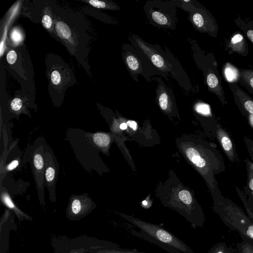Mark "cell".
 <instances>
[{"label":"cell","instance_id":"cell-5","mask_svg":"<svg viewBox=\"0 0 253 253\" xmlns=\"http://www.w3.org/2000/svg\"><path fill=\"white\" fill-rule=\"evenodd\" d=\"M178 0H151L144 5V11L149 23L158 28L174 30L176 27Z\"/></svg>","mask_w":253,"mask_h":253},{"label":"cell","instance_id":"cell-22","mask_svg":"<svg viewBox=\"0 0 253 253\" xmlns=\"http://www.w3.org/2000/svg\"><path fill=\"white\" fill-rule=\"evenodd\" d=\"M227 248L225 243H218L210 248L208 253H226Z\"/></svg>","mask_w":253,"mask_h":253},{"label":"cell","instance_id":"cell-15","mask_svg":"<svg viewBox=\"0 0 253 253\" xmlns=\"http://www.w3.org/2000/svg\"><path fill=\"white\" fill-rule=\"evenodd\" d=\"M247 170V178L246 185L244 188V192L247 196L248 204L253 210V163L247 158L245 160Z\"/></svg>","mask_w":253,"mask_h":253},{"label":"cell","instance_id":"cell-12","mask_svg":"<svg viewBox=\"0 0 253 253\" xmlns=\"http://www.w3.org/2000/svg\"><path fill=\"white\" fill-rule=\"evenodd\" d=\"M154 80L158 83L156 99L160 108L163 111L170 110L175 101L172 90L166 85L161 77H157Z\"/></svg>","mask_w":253,"mask_h":253},{"label":"cell","instance_id":"cell-28","mask_svg":"<svg viewBox=\"0 0 253 253\" xmlns=\"http://www.w3.org/2000/svg\"><path fill=\"white\" fill-rule=\"evenodd\" d=\"M22 101L19 98L13 99L10 104L11 109L15 112H19L22 108Z\"/></svg>","mask_w":253,"mask_h":253},{"label":"cell","instance_id":"cell-14","mask_svg":"<svg viewBox=\"0 0 253 253\" xmlns=\"http://www.w3.org/2000/svg\"><path fill=\"white\" fill-rule=\"evenodd\" d=\"M238 99L236 101L237 104L253 129V100L242 94L239 95Z\"/></svg>","mask_w":253,"mask_h":253},{"label":"cell","instance_id":"cell-24","mask_svg":"<svg viewBox=\"0 0 253 253\" xmlns=\"http://www.w3.org/2000/svg\"><path fill=\"white\" fill-rule=\"evenodd\" d=\"M224 72L226 78L229 81H234L237 78V71L235 68L230 65L226 67Z\"/></svg>","mask_w":253,"mask_h":253},{"label":"cell","instance_id":"cell-29","mask_svg":"<svg viewBox=\"0 0 253 253\" xmlns=\"http://www.w3.org/2000/svg\"><path fill=\"white\" fill-rule=\"evenodd\" d=\"M50 79L51 82L53 84L58 85L61 82V75L58 71H53L51 73Z\"/></svg>","mask_w":253,"mask_h":253},{"label":"cell","instance_id":"cell-34","mask_svg":"<svg viewBox=\"0 0 253 253\" xmlns=\"http://www.w3.org/2000/svg\"><path fill=\"white\" fill-rule=\"evenodd\" d=\"M248 38L253 42V31L249 30L247 33Z\"/></svg>","mask_w":253,"mask_h":253},{"label":"cell","instance_id":"cell-31","mask_svg":"<svg viewBox=\"0 0 253 253\" xmlns=\"http://www.w3.org/2000/svg\"><path fill=\"white\" fill-rule=\"evenodd\" d=\"M42 25L46 29H50L51 27L52 21L51 17L48 15H44L42 18Z\"/></svg>","mask_w":253,"mask_h":253},{"label":"cell","instance_id":"cell-7","mask_svg":"<svg viewBox=\"0 0 253 253\" xmlns=\"http://www.w3.org/2000/svg\"><path fill=\"white\" fill-rule=\"evenodd\" d=\"M128 40L134 48L141 51L148 57L153 66L161 73L163 77L168 79L170 68L164 49L158 44L146 42L137 35H129Z\"/></svg>","mask_w":253,"mask_h":253},{"label":"cell","instance_id":"cell-32","mask_svg":"<svg viewBox=\"0 0 253 253\" xmlns=\"http://www.w3.org/2000/svg\"><path fill=\"white\" fill-rule=\"evenodd\" d=\"M243 39V36L240 34L235 35L231 39V42L232 45H237L242 41Z\"/></svg>","mask_w":253,"mask_h":253},{"label":"cell","instance_id":"cell-30","mask_svg":"<svg viewBox=\"0 0 253 253\" xmlns=\"http://www.w3.org/2000/svg\"><path fill=\"white\" fill-rule=\"evenodd\" d=\"M17 57V55L16 51L11 50L7 54L6 60L9 64H13L16 62Z\"/></svg>","mask_w":253,"mask_h":253},{"label":"cell","instance_id":"cell-6","mask_svg":"<svg viewBox=\"0 0 253 253\" xmlns=\"http://www.w3.org/2000/svg\"><path fill=\"white\" fill-rule=\"evenodd\" d=\"M121 55L125 66L134 81L138 82L139 75L143 76L147 82H150L155 76L163 77L148 57L131 44H123Z\"/></svg>","mask_w":253,"mask_h":253},{"label":"cell","instance_id":"cell-3","mask_svg":"<svg viewBox=\"0 0 253 253\" xmlns=\"http://www.w3.org/2000/svg\"><path fill=\"white\" fill-rule=\"evenodd\" d=\"M50 245L53 253H89L94 249H115L120 247V245L115 243L86 235L75 238L52 236Z\"/></svg>","mask_w":253,"mask_h":253},{"label":"cell","instance_id":"cell-10","mask_svg":"<svg viewBox=\"0 0 253 253\" xmlns=\"http://www.w3.org/2000/svg\"><path fill=\"white\" fill-rule=\"evenodd\" d=\"M170 68V75L187 93L192 91L193 86L187 74L178 60L166 46L164 49Z\"/></svg>","mask_w":253,"mask_h":253},{"label":"cell","instance_id":"cell-13","mask_svg":"<svg viewBox=\"0 0 253 253\" xmlns=\"http://www.w3.org/2000/svg\"><path fill=\"white\" fill-rule=\"evenodd\" d=\"M0 200L1 203L4 205L7 209L10 210L14 213L18 220L22 222L24 220L32 221L33 218L31 216L19 209L13 202L8 192L2 187L1 188Z\"/></svg>","mask_w":253,"mask_h":253},{"label":"cell","instance_id":"cell-33","mask_svg":"<svg viewBox=\"0 0 253 253\" xmlns=\"http://www.w3.org/2000/svg\"><path fill=\"white\" fill-rule=\"evenodd\" d=\"M126 124L134 130L137 128V124L134 121L129 120L127 122Z\"/></svg>","mask_w":253,"mask_h":253},{"label":"cell","instance_id":"cell-35","mask_svg":"<svg viewBox=\"0 0 253 253\" xmlns=\"http://www.w3.org/2000/svg\"><path fill=\"white\" fill-rule=\"evenodd\" d=\"M246 78L250 85L253 88V76H251L250 78L248 77Z\"/></svg>","mask_w":253,"mask_h":253},{"label":"cell","instance_id":"cell-19","mask_svg":"<svg viewBox=\"0 0 253 253\" xmlns=\"http://www.w3.org/2000/svg\"><path fill=\"white\" fill-rule=\"evenodd\" d=\"M236 191L245 209L246 213L249 219L253 223V210L250 207L246 195L239 187L235 186Z\"/></svg>","mask_w":253,"mask_h":253},{"label":"cell","instance_id":"cell-11","mask_svg":"<svg viewBox=\"0 0 253 253\" xmlns=\"http://www.w3.org/2000/svg\"><path fill=\"white\" fill-rule=\"evenodd\" d=\"M215 137L229 161L235 163L238 158L236 147L229 133L220 125H217L215 128Z\"/></svg>","mask_w":253,"mask_h":253},{"label":"cell","instance_id":"cell-27","mask_svg":"<svg viewBox=\"0 0 253 253\" xmlns=\"http://www.w3.org/2000/svg\"><path fill=\"white\" fill-rule=\"evenodd\" d=\"M195 110L199 113L204 115H208L210 114V109L208 105L200 103L195 106Z\"/></svg>","mask_w":253,"mask_h":253},{"label":"cell","instance_id":"cell-23","mask_svg":"<svg viewBox=\"0 0 253 253\" xmlns=\"http://www.w3.org/2000/svg\"><path fill=\"white\" fill-rule=\"evenodd\" d=\"M21 161V160H20L18 157L11 161L9 163L4 167L3 168L1 169H3V171H1V174L2 173H6L17 168L20 166Z\"/></svg>","mask_w":253,"mask_h":253},{"label":"cell","instance_id":"cell-4","mask_svg":"<svg viewBox=\"0 0 253 253\" xmlns=\"http://www.w3.org/2000/svg\"><path fill=\"white\" fill-rule=\"evenodd\" d=\"M46 142L42 137L38 138L34 143L27 148L21 161L20 165L29 162L36 184L40 203L42 207L45 206L44 173L45 151Z\"/></svg>","mask_w":253,"mask_h":253},{"label":"cell","instance_id":"cell-9","mask_svg":"<svg viewBox=\"0 0 253 253\" xmlns=\"http://www.w3.org/2000/svg\"><path fill=\"white\" fill-rule=\"evenodd\" d=\"M45 151V186L49 193V199L51 203L56 201V184L57 181L59 164L49 145L46 142Z\"/></svg>","mask_w":253,"mask_h":253},{"label":"cell","instance_id":"cell-21","mask_svg":"<svg viewBox=\"0 0 253 253\" xmlns=\"http://www.w3.org/2000/svg\"><path fill=\"white\" fill-rule=\"evenodd\" d=\"M207 84L210 88L214 90L218 88L219 84L216 76L212 73H211L206 76Z\"/></svg>","mask_w":253,"mask_h":253},{"label":"cell","instance_id":"cell-25","mask_svg":"<svg viewBox=\"0 0 253 253\" xmlns=\"http://www.w3.org/2000/svg\"><path fill=\"white\" fill-rule=\"evenodd\" d=\"M10 38L14 43L18 44L23 40V35L20 31L17 29H14L10 34Z\"/></svg>","mask_w":253,"mask_h":253},{"label":"cell","instance_id":"cell-36","mask_svg":"<svg viewBox=\"0 0 253 253\" xmlns=\"http://www.w3.org/2000/svg\"><path fill=\"white\" fill-rule=\"evenodd\" d=\"M226 253H236V250L231 247H228Z\"/></svg>","mask_w":253,"mask_h":253},{"label":"cell","instance_id":"cell-2","mask_svg":"<svg viewBox=\"0 0 253 253\" xmlns=\"http://www.w3.org/2000/svg\"><path fill=\"white\" fill-rule=\"evenodd\" d=\"M213 209L226 226L239 234L242 240L253 243V223L240 207L223 197L213 202Z\"/></svg>","mask_w":253,"mask_h":253},{"label":"cell","instance_id":"cell-37","mask_svg":"<svg viewBox=\"0 0 253 253\" xmlns=\"http://www.w3.org/2000/svg\"><path fill=\"white\" fill-rule=\"evenodd\" d=\"M127 124L125 123H123L121 124L120 127V128L122 130L126 129L127 128Z\"/></svg>","mask_w":253,"mask_h":253},{"label":"cell","instance_id":"cell-18","mask_svg":"<svg viewBox=\"0 0 253 253\" xmlns=\"http://www.w3.org/2000/svg\"><path fill=\"white\" fill-rule=\"evenodd\" d=\"M56 30L58 36L62 39L68 40L71 38L72 33L70 28L65 23L59 21L55 26Z\"/></svg>","mask_w":253,"mask_h":253},{"label":"cell","instance_id":"cell-1","mask_svg":"<svg viewBox=\"0 0 253 253\" xmlns=\"http://www.w3.org/2000/svg\"><path fill=\"white\" fill-rule=\"evenodd\" d=\"M121 216L137 229L132 230L134 236L155 244L169 253H195L184 241L163 226L126 214L122 213Z\"/></svg>","mask_w":253,"mask_h":253},{"label":"cell","instance_id":"cell-16","mask_svg":"<svg viewBox=\"0 0 253 253\" xmlns=\"http://www.w3.org/2000/svg\"><path fill=\"white\" fill-rule=\"evenodd\" d=\"M90 135L94 144L97 148L103 149L107 147L110 143L109 134L103 132L90 133Z\"/></svg>","mask_w":253,"mask_h":253},{"label":"cell","instance_id":"cell-8","mask_svg":"<svg viewBox=\"0 0 253 253\" xmlns=\"http://www.w3.org/2000/svg\"><path fill=\"white\" fill-rule=\"evenodd\" d=\"M96 207V204L87 193L72 195L69 199L66 216L69 220L79 221L84 218Z\"/></svg>","mask_w":253,"mask_h":253},{"label":"cell","instance_id":"cell-17","mask_svg":"<svg viewBox=\"0 0 253 253\" xmlns=\"http://www.w3.org/2000/svg\"><path fill=\"white\" fill-rule=\"evenodd\" d=\"M89 253H146L139 252L135 249H124L118 248L115 249H94L89 251Z\"/></svg>","mask_w":253,"mask_h":253},{"label":"cell","instance_id":"cell-20","mask_svg":"<svg viewBox=\"0 0 253 253\" xmlns=\"http://www.w3.org/2000/svg\"><path fill=\"white\" fill-rule=\"evenodd\" d=\"M236 253H253V243L242 240L237 244Z\"/></svg>","mask_w":253,"mask_h":253},{"label":"cell","instance_id":"cell-26","mask_svg":"<svg viewBox=\"0 0 253 253\" xmlns=\"http://www.w3.org/2000/svg\"><path fill=\"white\" fill-rule=\"evenodd\" d=\"M244 141L252 162H253V140L248 136H244Z\"/></svg>","mask_w":253,"mask_h":253}]
</instances>
